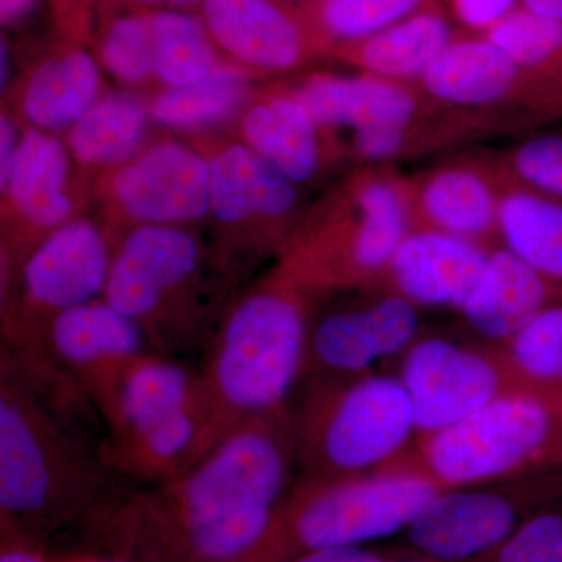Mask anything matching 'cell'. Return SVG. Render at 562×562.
<instances>
[{
  "label": "cell",
  "instance_id": "obj_1",
  "mask_svg": "<svg viewBox=\"0 0 562 562\" xmlns=\"http://www.w3.org/2000/svg\"><path fill=\"white\" fill-rule=\"evenodd\" d=\"M297 465L290 406L247 420L187 471L102 508L122 562H265Z\"/></svg>",
  "mask_w": 562,
  "mask_h": 562
},
{
  "label": "cell",
  "instance_id": "obj_2",
  "mask_svg": "<svg viewBox=\"0 0 562 562\" xmlns=\"http://www.w3.org/2000/svg\"><path fill=\"white\" fill-rule=\"evenodd\" d=\"M322 295L280 262L221 317L198 372L199 460L247 420L286 408L303 379Z\"/></svg>",
  "mask_w": 562,
  "mask_h": 562
},
{
  "label": "cell",
  "instance_id": "obj_3",
  "mask_svg": "<svg viewBox=\"0 0 562 562\" xmlns=\"http://www.w3.org/2000/svg\"><path fill=\"white\" fill-rule=\"evenodd\" d=\"M43 398L36 376L2 351L0 519L32 541L91 513L109 471Z\"/></svg>",
  "mask_w": 562,
  "mask_h": 562
},
{
  "label": "cell",
  "instance_id": "obj_4",
  "mask_svg": "<svg viewBox=\"0 0 562 562\" xmlns=\"http://www.w3.org/2000/svg\"><path fill=\"white\" fill-rule=\"evenodd\" d=\"M413 228L408 177L364 165L295 227L279 262L322 297L371 290Z\"/></svg>",
  "mask_w": 562,
  "mask_h": 562
},
{
  "label": "cell",
  "instance_id": "obj_5",
  "mask_svg": "<svg viewBox=\"0 0 562 562\" xmlns=\"http://www.w3.org/2000/svg\"><path fill=\"white\" fill-rule=\"evenodd\" d=\"M88 398L105 424L110 471L140 484L165 482L199 461L202 401L198 372L165 355H140Z\"/></svg>",
  "mask_w": 562,
  "mask_h": 562
},
{
  "label": "cell",
  "instance_id": "obj_6",
  "mask_svg": "<svg viewBox=\"0 0 562 562\" xmlns=\"http://www.w3.org/2000/svg\"><path fill=\"white\" fill-rule=\"evenodd\" d=\"M294 417L301 479H344L390 468L417 439L412 398L397 375L308 379Z\"/></svg>",
  "mask_w": 562,
  "mask_h": 562
},
{
  "label": "cell",
  "instance_id": "obj_7",
  "mask_svg": "<svg viewBox=\"0 0 562 562\" xmlns=\"http://www.w3.org/2000/svg\"><path fill=\"white\" fill-rule=\"evenodd\" d=\"M441 491L412 454L362 475L301 479L281 508L265 562H286L313 550L364 547L405 532Z\"/></svg>",
  "mask_w": 562,
  "mask_h": 562
},
{
  "label": "cell",
  "instance_id": "obj_8",
  "mask_svg": "<svg viewBox=\"0 0 562 562\" xmlns=\"http://www.w3.org/2000/svg\"><path fill=\"white\" fill-rule=\"evenodd\" d=\"M205 251L183 227L138 225L114 246L103 299L165 357L209 346L221 319L206 301Z\"/></svg>",
  "mask_w": 562,
  "mask_h": 562
},
{
  "label": "cell",
  "instance_id": "obj_9",
  "mask_svg": "<svg viewBox=\"0 0 562 562\" xmlns=\"http://www.w3.org/2000/svg\"><path fill=\"white\" fill-rule=\"evenodd\" d=\"M292 90L328 135H349L346 154L362 166H394L482 138L471 122L431 102L417 85L361 72L314 74Z\"/></svg>",
  "mask_w": 562,
  "mask_h": 562
},
{
  "label": "cell",
  "instance_id": "obj_10",
  "mask_svg": "<svg viewBox=\"0 0 562 562\" xmlns=\"http://www.w3.org/2000/svg\"><path fill=\"white\" fill-rule=\"evenodd\" d=\"M413 460L442 490L562 469V387L522 384L449 430L417 439Z\"/></svg>",
  "mask_w": 562,
  "mask_h": 562
},
{
  "label": "cell",
  "instance_id": "obj_11",
  "mask_svg": "<svg viewBox=\"0 0 562 562\" xmlns=\"http://www.w3.org/2000/svg\"><path fill=\"white\" fill-rule=\"evenodd\" d=\"M113 251L105 233L87 220L66 222L44 236L5 277L3 339L9 349L3 350L31 364L57 366L47 353L52 322L103 297Z\"/></svg>",
  "mask_w": 562,
  "mask_h": 562
},
{
  "label": "cell",
  "instance_id": "obj_12",
  "mask_svg": "<svg viewBox=\"0 0 562 562\" xmlns=\"http://www.w3.org/2000/svg\"><path fill=\"white\" fill-rule=\"evenodd\" d=\"M417 88L483 136L562 124L561 95L484 35L458 36Z\"/></svg>",
  "mask_w": 562,
  "mask_h": 562
},
{
  "label": "cell",
  "instance_id": "obj_13",
  "mask_svg": "<svg viewBox=\"0 0 562 562\" xmlns=\"http://www.w3.org/2000/svg\"><path fill=\"white\" fill-rule=\"evenodd\" d=\"M562 503V469L450 487L405 531L424 560L472 562L501 546L536 513Z\"/></svg>",
  "mask_w": 562,
  "mask_h": 562
},
{
  "label": "cell",
  "instance_id": "obj_14",
  "mask_svg": "<svg viewBox=\"0 0 562 562\" xmlns=\"http://www.w3.org/2000/svg\"><path fill=\"white\" fill-rule=\"evenodd\" d=\"M397 376L412 398L417 439L449 430L522 386L497 346L439 336H419L402 355Z\"/></svg>",
  "mask_w": 562,
  "mask_h": 562
},
{
  "label": "cell",
  "instance_id": "obj_15",
  "mask_svg": "<svg viewBox=\"0 0 562 562\" xmlns=\"http://www.w3.org/2000/svg\"><path fill=\"white\" fill-rule=\"evenodd\" d=\"M314 314L303 379H350L405 353L419 338L420 310L386 286Z\"/></svg>",
  "mask_w": 562,
  "mask_h": 562
},
{
  "label": "cell",
  "instance_id": "obj_16",
  "mask_svg": "<svg viewBox=\"0 0 562 562\" xmlns=\"http://www.w3.org/2000/svg\"><path fill=\"white\" fill-rule=\"evenodd\" d=\"M210 214L239 232L217 262L231 276L233 255H260L286 247L295 227L299 187L246 144H232L210 158Z\"/></svg>",
  "mask_w": 562,
  "mask_h": 562
},
{
  "label": "cell",
  "instance_id": "obj_17",
  "mask_svg": "<svg viewBox=\"0 0 562 562\" xmlns=\"http://www.w3.org/2000/svg\"><path fill=\"white\" fill-rule=\"evenodd\" d=\"M508 181L498 154L449 155L408 177L414 228L495 247L498 210Z\"/></svg>",
  "mask_w": 562,
  "mask_h": 562
},
{
  "label": "cell",
  "instance_id": "obj_18",
  "mask_svg": "<svg viewBox=\"0 0 562 562\" xmlns=\"http://www.w3.org/2000/svg\"><path fill=\"white\" fill-rule=\"evenodd\" d=\"M201 9L213 43L247 70L290 72L328 52L303 10L280 0H205Z\"/></svg>",
  "mask_w": 562,
  "mask_h": 562
},
{
  "label": "cell",
  "instance_id": "obj_19",
  "mask_svg": "<svg viewBox=\"0 0 562 562\" xmlns=\"http://www.w3.org/2000/svg\"><path fill=\"white\" fill-rule=\"evenodd\" d=\"M110 194L135 224L181 227L210 214V161L183 144L162 140L116 169Z\"/></svg>",
  "mask_w": 562,
  "mask_h": 562
},
{
  "label": "cell",
  "instance_id": "obj_20",
  "mask_svg": "<svg viewBox=\"0 0 562 562\" xmlns=\"http://www.w3.org/2000/svg\"><path fill=\"white\" fill-rule=\"evenodd\" d=\"M492 249L449 233L413 228L395 250L383 286L419 310L460 312Z\"/></svg>",
  "mask_w": 562,
  "mask_h": 562
},
{
  "label": "cell",
  "instance_id": "obj_21",
  "mask_svg": "<svg viewBox=\"0 0 562 562\" xmlns=\"http://www.w3.org/2000/svg\"><path fill=\"white\" fill-rule=\"evenodd\" d=\"M151 350L139 325L105 299L61 313L49 328L47 353L90 395L125 366Z\"/></svg>",
  "mask_w": 562,
  "mask_h": 562
},
{
  "label": "cell",
  "instance_id": "obj_22",
  "mask_svg": "<svg viewBox=\"0 0 562 562\" xmlns=\"http://www.w3.org/2000/svg\"><path fill=\"white\" fill-rule=\"evenodd\" d=\"M241 135L247 147L299 188L312 183L346 154L294 90L272 92L251 103L243 117Z\"/></svg>",
  "mask_w": 562,
  "mask_h": 562
},
{
  "label": "cell",
  "instance_id": "obj_23",
  "mask_svg": "<svg viewBox=\"0 0 562 562\" xmlns=\"http://www.w3.org/2000/svg\"><path fill=\"white\" fill-rule=\"evenodd\" d=\"M561 303V284L547 280L513 251L495 246L458 313L483 341L501 347L543 310Z\"/></svg>",
  "mask_w": 562,
  "mask_h": 562
},
{
  "label": "cell",
  "instance_id": "obj_24",
  "mask_svg": "<svg viewBox=\"0 0 562 562\" xmlns=\"http://www.w3.org/2000/svg\"><path fill=\"white\" fill-rule=\"evenodd\" d=\"M68 181V147L35 127L22 133L20 154L2 194L9 195L25 233L16 265L3 279L14 272L44 236L72 221Z\"/></svg>",
  "mask_w": 562,
  "mask_h": 562
},
{
  "label": "cell",
  "instance_id": "obj_25",
  "mask_svg": "<svg viewBox=\"0 0 562 562\" xmlns=\"http://www.w3.org/2000/svg\"><path fill=\"white\" fill-rule=\"evenodd\" d=\"M458 36L452 18L438 3L333 55L358 72L417 85Z\"/></svg>",
  "mask_w": 562,
  "mask_h": 562
},
{
  "label": "cell",
  "instance_id": "obj_26",
  "mask_svg": "<svg viewBox=\"0 0 562 562\" xmlns=\"http://www.w3.org/2000/svg\"><path fill=\"white\" fill-rule=\"evenodd\" d=\"M101 83V69L91 54L83 49L61 52L33 70L22 111L38 131L72 127L99 101Z\"/></svg>",
  "mask_w": 562,
  "mask_h": 562
},
{
  "label": "cell",
  "instance_id": "obj_27",
  "mask_svg": "<svg viewBox=\"0 0 562 562\" xmlns=\"http://www.w3.org/2000/svg\"><path fill=\"white\" fill-rule=\"evenodd\" d=\"M498 246L562 286V199L509 180L498 210Z\"/></svg>",
  "mask_w": 562,
  "mask_h": 562
},
{
  "label": "cell",
  "instance_id": "obj_28",
  "mask_svg": "<svg viewBox=\"0 0 562 562\" xmlns=\"http://www.w3.org/2000/svg\"><path fill=\"white\" fill-rule=\"evenodd\" d=\"M150 111L132 94L99 99L70 127V157L88 168H114L139 154Z\"/></svg>",
  "mask_w": 562,
  "mask_h": 562
},
{
  "label": "cell",
  "instance_id": "obj_29",
  "mask_svg": "<svg viewBox=\"0 0 562 562\" xmlns=\"http://www.w3.org/2000/svg\"><path fill=\"white\" fill-rule=\"evenodd\" d=\"M247 72L238 65H220L195 83L168 88L151 102L150 117L179 131L228 121L249 102L251 85Z\"/></svg>",
  "mask_w": 562,
  "mask_h": 562
},
{
  "label": "cell",
  "instance_id": "obj_30",
  "mask_svg": "<svg viewBox=\"0 0 562 562\" xmlns=\"http://www.w3.org/2000/svg\"><path fill=\"white\" fill-rule=\"evenodd\" d=\"M155 79L169 88L187 87L220 66L216 44L202 18L180 10L150 11Z\"/></svg>",
  "mask_w": 562,
  "mask_h": 562
},
{
  "label": "cell",
  "instance_id": "obj_31",
  "mask_svg": "<svg viewBox=\"0 0 562 562\" xmlns=\"http://www.w3.org/2000/svg\"><path fill=\"white\" fill-rule=\"evenodd\" d=\"M438 3L439 0H316L301 9L333 54Z\"/></svg>",
  "mask_w": 562,
  "mask_h": 562
},
{
  "label": "cell",
  "instance_id": "obj_32",
  "mask_svg": "<svg viewBox=\"0 0 562 562\" xmlns=\"http://www.w3.org/2000/svg\"><path fill=\"white\" fill-rule=\"evenodd\" d=\"M484 36L562 98L561 22L520 7Z\"/></svg>",
  "mask_w": 562,
  "mask_h": 562
},
{
  "label": "cell",
  "instance_id": "obj_33",
  "mask_svg": "<svg viewBox=\"0 0 562 562\" xmlns=\"http://www.w3.org/2000/svg\"><path fill=\"white\" fill-rule=\"evenodd\" d=\"M498 349L520 384L562 387V303L543 310Z\"/></svg>",
  "mask_w": 562,
  "mask_h": 562
},
{
  "label": "cell",
  "instance_id": "obj_34",
  "mask_svg": "<svg viewBox=\"0 0 562 562\" xmlns=\"http://www.w3.org/2000/svg\"><path fill=\"white\" fill-rule=\"evenodd\" d=\"M498 158L509 180L562 199V127L525 133Z\"/></svg>",
  "mask_w": 562,
  "mask_h": 562
},
{
  "label": "cell",
  "instance_id": "obj_35",
  "mask_svg": "<svg viewBox=\"0 0 562 562\" xmlns=\"http://www.w3.org/2000/svg\"><path fill=\"white\" fill-rule=\"evenodd\" d=\"M101 61L128 85L155 77L150 11H136L110 22L101 41Z\"/></svg>",
  "mask_w": 562,
  "mask_h": 562
},
{
  "label": "cell",
  "instance_id": "obj_36",
  "mask_svg": "<svg viewBox=\"0 0 562 562\" xmlns=\"http://www.w3.org/2000/svg\"><path fill=\"white\" fill-rule=\"evenodd\" d=\"M472 562H562V503L536 513L501 546Z\"/></svg>",
  "mask_w": 562,
  "mask_h": 562
},
{
  "label": "cell",
  "instance_id": "obj_37",
  "mask_svg": "<svg viewBox=\"0 0 562 562\" xmlns=\"http://www.w3.org/2000/svg\"><path fill=\"white\" fill-rule=\"evenodd\" d=\"M454 24L471 33L486 35L520 9V0H447Z\"/></svg>",
  "mask_w": 562,
  "mask_h": 562
},
{
  "label": "cell",
  "instance_id": "obj_38",
  "mask_svg": "<svg viewBox=\"0 0 562 562\" xmlns=\"http://www.w3.org/2000/svg\"><path fill=\"white\" fill-rule=\"evenodd\" d=\"M20 132L9 114L0 117V190L5 191L21 146Z\"/></svg>",
  "mask_w": 562,
  "mask_h": 562
},
{
  "label": "cell",
  "instance_id": "obj_39",
  "mask_svg": "<svg viewBox=\"0 0 562 562\" xmlns=\"http://www.w3.org/2000/svg\"><path fill=\"white\" fill-rule=\"evenodd\" d=\"M286 562H392L364 547H335L299 554Z\"/></svg>",
  "mask_w": 562,
  "mask_h": 562
},
{
  "label": "cell",
  "instance_id": "obj_40",
  "mask_svg": "<svg viewBox=\"0 0 562 562\" xmlns=\"http://www.w3.org/2000/svg\"><path fill=\"white\" fill-rule=\"evenodd\" d=\"M0 562H54L47 560L43 553L36 549L35 541L2 530V552H0Z\"/></svg>",
  "mask_w": 562,
  "mask_h": 562
},
{
  "label": "cell",
  "instance_id": "obj_41",
  "mask_svg": "<svg viewBox=\"0 0 562 562\" xmlns=\"http://www.w3.org/2000/svg\"><path fill=\"white\" fill-rule=\"evenodd\" d=\"M38 0H0V20L3 25L20 24L31 16Z\"/></svg>",
  "mask_w": 562,
  "mask_h": 562
},
{
  "label": "cell",
  "instance_id": "obj_42",
  "mask_svg": "<svg viewBox=\"0 0 562 562\" xmlns=\"http://www.w3.org/2000/svg\"><path fill=\"white\" fill-rule=\"evenodd\" d=\"M520 7L562 24V0H520Z\"/></svg>",
  "mask_w": 562,
  "mask_h": 562
},
{
  "label": "cell",
  "instance_id": "obj_43",
  "mask_svg": "<svg viewBox=\"0 0 562 562\" xmlns=\"http://www.w3.org/2000/svg\"><path fill=\"white\" fill-rule=\"evenodd\" d=\"M133 5L140 7L146 11L180 10L184 11L191 7L201 5L205 0H128Z\"/></svg>",
  "mask_w": 562,
  "mask_h": 562
},
{
  "label": "cell",
  "instance_id": "obj_44",
  "mask_svg": "<svg viewBox=\"0 0 562 562\" xmlns=\"http://www.w3.org/2000/svg\"><path fill=\"white\" fill-rule=\"evenodd\" d=\"M54 562H122L120 560H114V558L109 557H99V554H79V557H69L63 558V560L54 561Z\"/></svg>",
  "mask_w": 562,
  "mask_h": 562
},
{
  "label": "cell",
  "instance_id": "obj_45",
  "mask_svg": "<svg viewBox=\"0 0 562 562\" xmlns=\"http://www.w3.org/2000/svg\"><path fill=\"white\" fill-rule=\"evenodd\" d=\"M9 47L2 43V87L5 88V81L10 76Z\"/></svg>",
  "mask_w": 562,
  "mask_h": 562
},
{
  "label": "cell",
  "instance_id": "obj_46",
  "mask_svg": "<svg viewBox=\"0 0 562 562\" xmlns=\"http://www.w3.org/2000/svg\"><path fill=\"white\" fill-rule=\"evenodd\" d=\"M280 2L288 3V5H301L306 7L310 3L316 2V0H280Z\"/></svg>",
  "mask_w": 562,
  "mask_h": 562
},
{
  "label": "cell",
  "instance_id": "obj_47",
  "mask_svg": "<svg viewBox=\"0 0 562 562\" xmlns=\"http://www.w3.org/2000/svg\"><path fill=\"white\" fill-rule=\"evenodd\" d=\"M419 562H435V561H428V560H424V558H422V561Z\"/></svg>",
  "mask_w": 562,
  "mask_h": 562
}]
</instances>
